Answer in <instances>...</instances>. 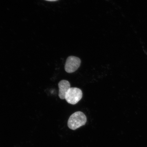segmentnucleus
I'll return each instance as SVG.
<instances>
[{"label":"nucleus","mask_w":147,"mask_h":147,"mask_svg":"<svg viewBox=\"0 0 147 147\" xmlns=\"http://www.w3.org/2000/svg\"><path fill=\"white\" fill-rule=\"evenodd\" d=\"M87 121V117L82 112L77 111L69 117L67 126L70 129L75 130L85 125Z\"/></svg>","instance_id":"obj_1"},{"label":"nucleus","mask_w":147,"mask_h":147,"mask_svg":"<svg viewBox=\"0 0 147 147\" xmlns=\"http://www.w3.org/2000/svg\"><path fill=\"white\" fill-rule=\"evenodd\" d=\"M82 91L77 88H70L66 93L65 99L69 104L78 103L82 98Z\"/></svg>","instance_id":"obj_2"},{"label":"nucleus","mask_w":147,"mask_h":147,"mask_svg":"<svg viewBox=\"0 0 147 147\" xmlns=\"http://www.w3.org/2000/svg\"><path fill=\"white\" fill-rule=\"evenodd\" d=\"M81 61L78 57L70 56L67 59L65 65L66 72L71 73L75 72L80 67Z\"/></svg>","instance_id":"obj_3"},{"label":"nucleus","mask_w":147,"mask_h":147,"mask_svg":"<svg viewBox=\"0 0 147 147\" xmlns=\"http://www.w3.org/2000/svg\"><path fill=\"white\" fill-rule=\"evenodd\" d=\"M58 86L59 88V96L60 99L64 100L65 99L66 93L71 88L70 84L68 81L63 80L59 83Z\"/></svg>","instance_id":"obj_4"},{"label":"nucleus","mask_w":147,"mask_h":147,"mask_svg":"<svg viewBox=\"0 0 147 147\" xmlns=\"http://www.w3.org/2000/svg\"><path fill=\"white\" fill-rule=\"evenodd\" d=\"M45 1H58V0H45Z\"/></svg>","instance_id":"obj_5"}]
</instances>
